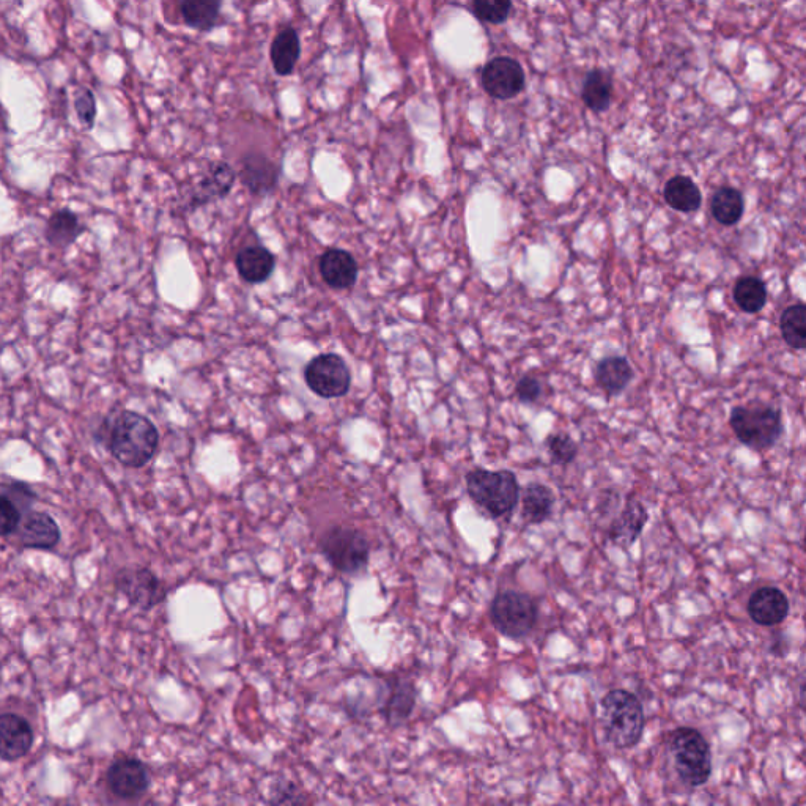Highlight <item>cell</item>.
<instances>
[{
  "instance_id": "obj_1",
  "label": "cell",
  "mask_w": 806,
  "mask_h": 806,
  "mask_svg": "<svg viewBox=\"0 0 806 806\" xmlns=\"http://www.w3.org/2000/svg\"><path fill=\"white\" fill-rule=\"evenodd\" d=\"M159 433L155 424L134 411H123L112 422L108 448L126 468H142L155 457Z\"/></svg>"
},
{
  "instance_id": "obj_2",
  "label": "cell",
  "mask_w": 806,
  "mask_h": 806,
  "mask_svg": "<svg viewBox=\"0 0 806 806\" xmlns=\"http://www.w3.org/2000/svg\"><path fill=\"white\" fill-rule=\"evenodd\" d=\"M603 733L618 750L640 744L644 733V709L638 696L629 690H611L602 698Z\"/></svg>"
},
{
  "instance_id": "obj_3",
  "label": "cell",
  "mask_w": 806,
  "mask_h": 806,
  "mask_svg": "<svg viewBox=\"0 0 806 806\" xmlns=\"http://www.w3.org/2000/svg\"><path fill=\"white\" fill-rule=\"evenodd\" d=\"M466 490L471 500L492 518L511 515L520 501V484L509 470L476 468L466 474Z\"/></svg>"
},
{
  "instance_id": "obj_4",
  "label": "cell",
  "mask_w": 806,
  "mask_h": 806,
  "mask_svg": "<svg viewBox=\"0 0 806 806\" xmlns=\"http://www.w3.org/2000/svg\"><path fill=\"white\" fill-rule=\"evenodd\" d=\"M729 426L740 443L753 451H769L783 435L780 410L766 403L737 405L729 415Z\"/></svg>"
},
{
  "instance_id": "obj_5",
  "label": "cell",
  "mask_w": 806,
  "mask_h": 806,
  "mask_svg": "<svg viewBox=\"0 0 806 806\" xmlns=\"http://www.w3.org/2000/svg\"><path fill=\"white\" fill-rule=\"evenodd\" d=\"M677 777L688 788H701L712 777V750L698 729L682 726L670 740Z\"/></svg>"
},
{
  "instance_id": "obj_6",
  "label": "cell",
  "mask_w": 806,
  "mask_h": 806,
  "mask_svg": "<svg viewBox=\"0 0 806 806\" xmlns=\"http://www.w3.org/2000/svg\"><path fill=\"white\" fill-rule=\"evenodd\" d=\"M539 619V605L526 592L506 589L496 594L490 605V621L500 635L523 640L533 632Z\"/></svg>"
},
{
  "instance_id": "obj_7",
  "label": "cell",
  "mask_w": 806,
  "mask_h": 806,
  "mask_svg": "<svg viewBox=\"0 0 806 806\" xmlns=\"http://www.w3.org/2000/svg\"><path fill=\"white\" fill-rule=\"evenodd\" d=\"M320 551L341 574H359L370 561L369 539L352 526L336 525L325 531L320 539Z\"/></svg>"
},
{
  "instance_id": "obj_8",
  "label": "cell",
  "mask_w": 806,
  "mask_h": 806,
  "mask_svg": "<svg viewBox=\"0 0 806 806\" xmlns=\"http://www.w3.org/2000/svg\"><path fill=\"white\" fill-rule=\"evenodd\" d=\"M304 380L312 392L323 399H334L347 394L352 383V375L341 356L326 353L317 356L307 364Z\"/></svg>"
},
{
  "instance_id": "obj_9",
  "label": "cell",
  "mask_w": 806,
  "mask_h": 806,
  "mask_svg": "<svg viewBox=\"0 0 806 806\" xmlns=\"http://www.w3.org/2000/svg\"><path fill=\"white\" fill-rule=\"evenodd\" d=\"M115 588L134 607L152 610L166 599V588L147 567H125L115 575Z\"/></svg>"
},
{
  "instance_id": "obj_10",
  "label": "cell",
  "mask_w": 806,
  "mask_h": 806,
  "mask_svg": "<svg viewBox=\"0 0 806 806\" xmlns=\"http://www.w3.org/2000/svg\"><path fill=\"white\" fill-rule=\"evenodd\" d=\"M482 87L495 100H512L525 89V71L511 57H495L482 70Z\"/></svg>"
},
{
  "instance_id": "obj_11",
  "label": "cell",
  "mask_w": 806,
  "mask_h": 806,
  "mask_svg": "<svg viewBox=\"0 0 806 806\" xmlns=\"http://www.w3.org/2000/svg\"><path fill=\"white\" fill-rule=\"evenodd\" d=\"M106 783L115 797L136 800L150 788V773L139 759L119 758L109 766Z\"/></svg>"
},
{
  "instance_id": "obj_12",
  "label": "cell",
  "mask_w": 806,
  "mask_h": 806,
  "mask_svg": "<svg viewBox=\"0 0 806 806\" xmlns=\"http://www.w3.org/2000/svg\"><path fill=\"white\" fill-rule=\"evenodd\" d=\"M747 610L751 621L755 624L761 627H775L786 621L791 605L788 596L780 588L762 586L751 594Z\"/></svg>"
},
{
  "instance_id": "obj_13",
  "label": "cell",
  "mask_w": 806,
  "mask_h": 806,
  "mask_svg": "<svg viewBox=\"0 0 806 806\" xmlns=\"http://www.w3.org/2000/svg\"><path fill=\"white\" fill-rule=\"evenodd\" d=\"M34 745V729L18 714L0 715V759L12 762L24 758Z\"/></svg>"
},
{
  "instance_id": "obj_14",
  "label": "cell",
  "mask_w": 806,
  "mask_h": 806,
  "mask_svg": "<svg viewBox=\"0 0 806 806\" xmlns=\"http://www.w3.org/2000/svg\"><path fill=\"white\" fill-rule=\"evenodd\" d=\"M19 542L26 548L51 550L60 542V528L48 512L29 511L21 518L18 529Z\"/></svg>"
},
{
  "instance_id": "obj_15",
  "label": "cell",
  "mask_w": 806,
  "mask_h": 806,
  "mask_svg": "<svg viewBox=\"0 0 806 806\" xmlns=\"http://www.w3.org/2000/svg\"><path fill=\"white\" fill-rule=\"evenodd\" d=\"M649 522V512L640 501H629L624 511L611 523L608 529V539L616 547L629 548L635 544L643 533L644 526Z\"/></svg>"
},
{
  "instance_id": "obj_16",
  "label": "cell",
  "mask_w": 806,
  "mask_h": 806,
  "mask_svg": "<svg viewBox=\"0 0 806 806\" xmlns=\"http://www.w3.org/2000/svg\"><path fill=\"white\" fill-rule=\"evenodd\" d=\"M318 270L322 274L323 281L333 289H348L355 284L356 278H358V263L350 252L342 251V249L326 251L320 257Z\"/></svg>"
},
{
  "instance_id": "obj_17",
  "label": "cell",
  "mask_w": 806,
  "mask_h": 806,
  "mask_svg": "<svg viewBox=\"0 0 806 806\" xmlns=\"http://www.w3.org/2000/svg\"><path fill=\"white\" fill-rule=\"evenodd\" d=\"M635 377L632 366L624 356H607L600 359L594 370L597 386L608 396H618L627 389Z\"/></svg>"
},
{
  "instance_id": "obj_18",
  "label": "cell",
  "mask_w": 806,
  "mask_h": 806,
  "mask_svg": "<svg viewBox=\"0 0 806 806\" xmlns=\"http://www.w3.org/2000/svg\"><path fill=\"white\" fill-rule=\"evenodd\" d=\"M235 263H237V270L241 278L249 284H260L270 278L274 265H276V259L263 246H248L238 252Z\"/></svg>"
},
{
  "instance_id": "obj_19",
  "label": "cell",
  "mask_w": 806,
  "mask_h": 806,
  "mask_svg": "<svg viewBox=\"0 0 806 806\" xmlns=\"http://www.w3.org/2000/svg\"><path fill=\"white\" fill-rule=\"evenodd\" d=\"M555 506V493L547 485L531 482L522 493V518L526 525L547 522Z\"/></svg>"
},
{
  "instance_id": "obj_20",
  "label": "cell",
  "mask_w": 806,
  "mask_h": 806,
  "mask_svg": "<svg viewBox=\"0 0 806 806\" xmlns=\"http://www.w3.org/2000/svg\"><path fill=\"white\" fill-rule=\"evenodd\" d=\"M235 174L227 163H215L210 171L200 180L193 194V205L207 204L211 200L221 199L232 189Z\"/></svg>"
},
{
  "instance_id": "obj_21",
  "label": "cell",
  "mask_w": 806,
  "mask_h": 806,
  "mask_svg": "<svg viewBox=\"0 0 806 806\" xmlns=\"http://www.w3.org/2000/svg\"><path fill=\"white\" fill-rule=\"evenodd\" d=\"M666 204L681 213H695L703 204V196L698 185L687 175H676L666 182L663 188Z\"/></svg>"
},
{
  "instance_id": "obj_22",
  "label": "cell",
  "mask_w": 806,
  "mask_h": 806,
  "mask_svg": "<svg viewBox=\"0 0 806 806\" xmlns=\"http://www.w3.org/2000/svg\"><path fill=\"white\" fill-rule=\"evenodd\" d=\"M744 194L733 186H721L710 200V213L721 226H736L744 216Z\"/></svg>"
},
{
  "instance_id": "obj_23",
  "label": "cell",
  "mask_w": 806,
  "mask_h": 806,
  "mask_svg": "<svg viewBox=\"0 0 806 806\" xmlns=\"http://www.w3.org/2000/svg\"><path fill=\"white\" fill-rule=\"evenodd\" d=\"M241 180L252 193H268L278 180V169L262 155H248L243 159Z\"/></svg>"
},
{
  "instance_id": "obj_24",
  "label": "cell",
  "mask_w": 806,
  "mask_h": 806,
  "mask_svg": "<svg viewBox=\"0 0 806 806\" xmlns=\"http://www.w3.org/2000/svg\"><path fill=\"white\" fill-rule=\"evenodd\" d=\"M300 37L293 29H284L278 37L274 38L270 49V59L273 68L279 76H289L295 70L296 62L300 59Z\"/></svg>"
},
{
  "instance_id": "obj_25",
  "label": "cell",
  "mask_w": 806,
  "mask_h": 806,
  "mask_svg": "<svg viewBox=\"0 0 806 806\" xmlns=\"http://www.w3.org/2000/svg\"><path fill=\"white\" fill-rule=\"evenodd\" d=\"M416 706V687L411 681H397L385 706V718L391 726H402Z\"/></svg>"
},
{
  "instance_id": "obj_26",
  "label": "cell",
  "mask_w": 806,
  "mask_h": 806,
  "mask_svg": "<svg viewBox=\"0 0 806 806\" xmlns=\"http://www.w3.org/2000/svg\"><path fill=\"white\" fill-rule=\"evenodd\" d=\"M82 227L73 211L60 210L46 222L45 237L54 248H67L79 237Z\"/></svg>"
},
{
  "instance_id": "obj_27",
  "label": "cell",
  "mask_w": 806,
  "mask_h": 806,
  "mask_svg": "<svg viewBox=\"0 0 806 806\" xmlns=\"http://www.w3.org/2000/svg\"><path fill=\"white\" fill-rule=\"evenodd\" d=\"M611 95H613V79L610 73L603 70H594L586 76L581 98L586 108L592 112H605L610 108Z\"/></svg>"
},
{
  "instance_id": "obj_28",
  "label": "cell",
  "mask_w": 806,
  "mask_h": 806,
  "mask_svg": "<svg viewBox=\"0 0 806 806\" xmlns=\"http://www.w3.org/2000/svg\"><path fill=\"white\" fill-rule=\"evenodd\" d=\"M221 0H180V13L186 26L208 32L218 24Z\"/></svg>"
},
{
  "instance_id": "obj_29",
  "label": "cell",
  "mask_w": 806,
  "mask_h": 806,
  "mask_svg": "<svg viewBox=\"0 0 806 806\" xmlns=\"http://www.w3.org/2000/svg\"><path fill=\"white\" fill-rule=\"evenodd\" d=\"M737 307L745 314H758L767 304V287L756 276H742L737 279L733 290Z\"/></svg>"
},
{
  "instance_id": "obj_30",
  "label": "cell",
  "mask_w": 806,
  "mask_h": 806,
  "mask_svg": "<svg viewBox=\"0 0 806 806\" xmlns=\"http://www.w3.org/2000/svg\"><path fill=\"white\" fill-rule=\"evenodd\" d=\"M780 331L784 342L794 350L806 347V306L803 303L791 304L781 312Z\"/></svg>"
},
{
  "instance_id": "obj_31",
  "label": "cell",
  "mask_w": 806,
  "mask_h": 806,
  "mask_svg": "<svg viewBox=\"0 0 806 806\" xmlns=\"http://www.w3.org/2000/svg\"><path fill=\"white\" fill-rule=\"evenodd\" d=\"M548 455L555 465L566 466L574 462L578 455V444L569 433H553L545 441Z\"/></svg>"
},
{
  "instance_id": "obj_32",
  "label": "cell",
  "mask_w": 806,
  "mask_h": 806,
  "mask_svg": "<svg viewBox=\"0 0 806 806\" xmlns=\"http://www.w3.org/2000/svg\"><path fill=\"white\" fill-rule=\"evenodd\" d=\"M512 0H473V12L482 23L503 24L509 18Z\"/></svg>"
},
{
  "instance_id": "obj_33",
  "label": "cell",
  "mask_w": 806,
  "mask_h": 806,
  "mask_svg": "<svg viewBox=\"0 0 806 806\" xmlns=\"http://www.w3.org/2000/svg\"><path fill=\"white\" fill-rule=\"evenodd\" d=\"M74 109L78 114L79 122L86 128H93L97 119V101L89 89H79L74 98Z\"/></svg>"
},
{
  "instance_id": "obj_34",
  "label": "cell",
  "mask_w": 806,
  "mask_h": 806,
  "mask_svg": "<svg viewBox=\"0 0 806 806\" xmlns=\"http://www.w3.org/2000/svg\"><path fill=\"white\" fill-rule=\"evenodd\" d=\"M23 514L18 506L8 498L5 493H0V536H10L18 529Z\"/></svg>"
},
{
  "instance_id": "obj_35",
  "label": "cell",
  "mask_w": 806,
  "mask_h": 806,
  "mask_svg": "<svg viewBox=\"0 0 806 806\" xmlns=\"http://www.w3.org/2000/svg\"><path fill=\"white\" fill-rule=\"evenodd\" d=\"M2 493H5L18 506L21 514L24 511L29 512L30 507L37 500L34 490L30 489L29 485L23 484V482H12V484L5 485Z\"/></svg>"
},
{
  "instance_id": "obj_36",
  "label": "cell",
  "mask_w": 806,
  "mask_h": 806,
  "mask_svg": "<svg viewBox=\"0 0 806 806\" xmlns=\"http://www.w3.org/2000/svg\"><path fill=\"white\" fill-rule=\"evenodd\" d=\"M515 396H517L518 402L526 403V405L536 403L542 397V385L537 378L525 375L515 385Z\"/></svg>"
},
{
  "instance_id": "obj_37",
  "label": "cell",
  "mask_w": 806,
  "mask_h": 806,
  "mask_svg": "<svg viewBox=\"0 0 806 806\" xmlns=\"http://www.w3.org/2000/svg\"><path fill=\"white\" fill-rule=\"evenodd\" d=\"M306 799L301 797L300 792L298 789L293 786L292 783L289 781H284V783H279L278 788L274 789L273 797L270 799V803H274V805H281V803H304Z\"/></svg>"
}]
</instances>
